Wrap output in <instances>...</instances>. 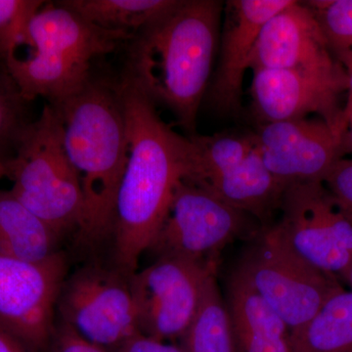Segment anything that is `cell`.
I'll return each mask as SVG.
<instances>
[{
    "mask_svg": "<svg viewBox=\"0 0 352 352\" xmlns=\"http://www.w3.org/2000/svg\"><path fill=\"white\" fill-rule=\"evenodd\" d=\"M48 104L60 120L82 186V217L76 237L94 249L112 238L116 200L129 159L120 80L94 75L75 94Z\"/></svg>",
    "mask_w": 352,
    "mask_h": 352,
    "instance_id": "obj_3",
    "label": "cell"
},
{
    "mask_svg": "<svg viewBox=\"0 0 352 352\" xmlns=\"http://www.w3.org/2000/svg\"><path fill=\"white\" fill-rule=\"evenodd\" d=\"M60 321L95 344L115 352L139 333L131 278L88 265L67 276L57 300Z\"/></svg>",
    "mask_w": 352,
    "mask_h": 352,
    "instance_id": "obj_8",
    "label": "cell"
},
{
    "mask_svg": "<svg viewBox=\"0 0 352 352\" xmlns=\"http://www.w3.org/2000/svg\"><path fill=\"white\" fill-rule=\"evenodd\" d=\"M305 3L314 11L333 52L352 50V0H319Z\"/></svg>",
    "mask_w": 352,
    "mask_h": 352,
    "instance_id": "obj_24",
    "label": "cell"
},
{
    "mask_svg": "<svg viewBox=\"0 0 352 352\" xmlns=\"http://www.w3.org/2000/svg\"><path fill=\"white\" fill-rule=\"evenodd\" d=\"M217 267L162 258L131 278L139 333L170 342L182 340L200 307L208 280Z\"/></svg>",
    "mask_w": 352,
    "mask_h": 352,
    "instance_id": "obj_9",
    "label": "cell"
},
{
    "mask_svg": "<svg viewBox=\"0 0 352 352\" xmlns=\"http://www.w3.org/2000/svg\"><path fill=\"white\" fill-rule=\"evenodd\" d=\"M14 196L60 239L78 230L82 217L80 178L65 147L56 113L45 104L21 134L9 160Z\"/></svg>",
    "mask_w": 352,
    "mask_h": 352,
    "instance_id": "obj_5",
    "label": "cell"
},
{
    "mask_svg": "<svg viewBox=\"0 0 352 352\" xmlns=\"http://www.w3.org/2000/svg\"><path fill=\"white\" fill-rule=\"evenodd\" d=\"M120 90L129 159L116 200L113 258V267L131 278L168 214L176 185L188 175L190 140L161 119L156 105L126 76Z\"/></svg>",
    "mask_w": 352,
    "mask_h": 352,
    "instance_id": "obj_1",
    "label": "cell"
},
{
    "mask_svg": "<svg viewBox=\"0 0 352 352\" xmlns=\"http://www.w3.org/2000/svg\"><path fill=\"white\" fill-rule=\"evenodd\" d=\"M289 336L293 352H352V292L340 289Z\"/></svg>",
    "mask_w": 352,
    "mask_h": 352,
    "instance_id": "obj_19",
    "label": "cell"
},
{
    "mask_svg": "<svg viewBox=\"0 0 352 352\" xmlns=\"http://www.w3.org/2000/svg\"><path fill=\"white\" fill-rule=\"evenodd\" d=\"M323 183L340 212L352 224V160H339Z\"/></svg>",
    "mask_w": 352,
    "mask_h": 352,
    "instance_id": "obj_26",
    "label": "cell"
},
{
    "mask_svg": "<svg viewBox=\"0 0 352 352\" xmlns=\"http://www.w3.org/2000/svg\"><path fill=\"white\" fill-rule=\"evenodd\" d=\"M11 157H0V179L8 177L9 175V160Z\"/></svg>",
    "mask_w": 352,
    "mask_h": 352,
    "instance_id": "obj_31",
    "label": "cell"
},
{
    "mask_svg": "<svg viewBox=\"0 0 352 352\" xmlns=\"http://www.w3.org/2000/svg\"><path fill=\"white\" fill-rule=\"evenodd\" d=\"M275 223L294 251L319 270L346 279L352 267V224L323 182L287 187Z\"/></svg>",
    "mask_w": 352,
    "mask_h": 352,
    "instance_id": "obj_10",
    "label": "cell"
},
{
    "mask_svg": "<svg viewBox=\"0 0 352 352\" xmlns=\"http://www.w3.org/2000/svg\"><path fill=\"white\" fill-rule=\"evenodd\" d=\"M254 134L266 168L286 187L324 182L344 159V135L322 119L261 124Z\"/></svg>",
    "mask_w": 352,
    "mask_h": 352,
    "instance_id": "obj_12",
    "label": "cell"
},
{
    "mask_svg": "<svg viewBox=\"0 0 352 352\" xmlns=\"http://www.w3.org/2000/svg\"><path fill=\"white\" fill-rule=\"evenodd\" d=\"M60 240L10 190H0V256L41 263L59 252Z\"/></svg>",
    "mask_w": 352,
    "mask_h": 352,
    "instance_id": "obj_18",
    "label": "cell"
},
{
    "mask_svg": "<svg viewBox=\"0 0 352 352\" xmlns=\"http://www.w3.org/2000/svg\"><path fill=\"white\" fill-rule=\"evenodd\" d=\"M249 69H295L335 78L346 76L314 11L305 2L296 0L263 25Z\"/></svg>",
    "mask_w": 352,
    "mask_h": 352,
    "instance_id": "obj_14",
    "label": "cell"
},
{
    "mask_svg": "<svg viewBox=\"0 0 352 352\" xmlns=\"http://www.w3.org/2000/svg\"><path fill=\"white\" fill-rule=\"evenodd\" d=\"M226 302L236 352H293L286 322L237 268L227 279Z\"/></svg>",
    "mask_w": 352,
    "mask_h": 352,
    "instance_id": "obj_16",
    "label": "cell"
},
{
    "mask_svg": "<svg viewBox=\"0 0 352 352\" xmlns=\"http://www.w3.org/2000/svg\"><path fill=\"white\" fill-rule=\"evenodd\" d=\"M261 228L251 215L183 178L147 252L156 259L180 258L217 267L227 245L243 238L252 240Z\"/></svg>",
    "mask_w": 352,
    "mask_h": 352,
    "instance_id": "obj_7",
    "label": "cell"
},
{
    "mask_svg": "<svg viewBox=\"0 0 352 352\" xmlns=\"http://www.w3.org/2000/svg\"><path fill=\"white\" fill-rule=\"evenodd\" d=\"M344 90H349L347 76L335 78L295 69H258L254 71L252 103L261 124L305 119L309 113H317L344 135L346 116L339 103Z\"/></svg>",
    "mask_w": 352,
    "mask_h": 352,
    "instance_id": "obj_13",
    "label": "cell"
},
{
    "mask_svg": "<svg viewBox=\"0 0 352 352\" xmlns=\"http://www.w3.org/2000/svg\"><path fill=\"white\" fill-rule=\"evenodd\" d=\"M89 24L135 36L175 6L177 0H62Z\"/></svg>",
    "mask_w": 352,
    "mask_h": 352,
    "instance_id": "obj_20",
    "label": "cell"
},
{
    "mask_svg": "<svg viewBox=\"0 0 352 352\" xmlns=\"http://www.w3.org/2000/svg\"><path fill=\"white\" fill-rule=\"evenodd\" d=\"M180 342L185 352H236L232 322L217 275L208 280L198 311Z\"/></svg>",
    "mask_w": 352,
    "mask_h": 352,
    "instance_id": "obj_22",
    "label": "cell"
},
{
    "mask_svg": "<svg viewBox=\"0 0 352 352\" xmlns=\"http://www.w3.org/2000/svg\"><path fill=\"white\" fill-rule=\"evenodd\" d=\"M133 36L89 24L58 2H44L7 55L4 68L25 100L66 98L94 76L95 60Z\"/></svg>",
    "mask_w": 352,
    "mask_h": 352,
    "instance_id": "obj_4",
    "label": "cell"
},
{
    "mask_svg": "<svg viewBox=\"0 0 352 352\" xmlns=\"http://www.w3.org/2000/svg\"><path fill=\"white\" fill-rule=\"evenodd\" d=\"M293 0H229L220 28L219 62L207 90L210 106L221 113H237L243 80L256 41L266 24Z\"/></svg>",
    "mask_w": 352,
    "mask_h": 352,
    "instance_id": "obj_15",
    "label": "cell"
},
{
    "mask_svg": "<svg viewBox=\"0 0 352 352\" xmlns=\"http://www.w3.org/2000/svg\"><path fill=\"white\" fill-rule=\"evenodd\" d=\"M29 104L6 69L0 67V157L13 156L21 134L32 122Z\"/></svg>",
    "mask_w": 352,
    "mask_h": 352,
    "instance_id": "obj_23",
    "label": "cell"
},
{
    "mask_svg": "<svg viewBox=\"0 0 352 352\" xmlns=\"http://www.w3.org/2000/svg\"><path fill=\"white\" fill-rule=\"evenodd\" d=\"M224 2L177 0L129 41L124 76L190 135L214 73Z\"/></svg>",
    "mask_w": 352,
    "mask_h": 352,
    "instance_id": "obj_2",
    "label": "cell"
},
{
    "mask_svg": "<svg viewBox=\"0 0 352 352\" xmlns=\"http://www.w3.org/2000/svg\"><path fill=\"white\" fill-rule=\"evenodd\" d=\"M45 1L0 0V67L4 68L7 55L25 31L30 20ZM6 69V68H4Z\"/></svg>",
    "mask_w": 352,
    "mask_h": 352,
    "instance_id": "obj_25",
    "label": "cell"
},
{
    "mask_svg": "<svg viewBox=\"0 0 352 352\" xmlns=\"http://www.w3.org/2000/svg\"><path fill=\"white\" fill-rule=\"evenodd\" d=\"M115 352H185L182 346L138 333Z\"/></svg>",
    "mask_w": 352,
    "mask_h": 352,
    "instance_id": "obj_28",
    "label": "cell"
},
{
    "mask_svg": "<svg viewBox=\"0 0 352 352\" xmlns=\"http://www.w3.org/2000/svg\"><path fill=\"white\" fill-rule=\"evenodd\" d=\"M236 268L282 317L289 331L314 318L342 289L339 278L298 256L275 223L261 226Z\"/></svg>",
    "mask_w": 352,
    "mask_h": 352,
    "instance_id": "obj_6",
    "label": "cell"
},
{
    "mask_svg": "<svg viewBox=\"0 0 352 352\" xmlns=\"http://www.w3.org/2000/svg\"><path fill=\"white\" fill-rule=\"evenodd\" d=\"M346 120V131L342 138L344 155L352 154V92L349 91L346 107L344 108Z\"/></svg>",
    "mask_w": 352,
    "mask_h": 352,
    "instance_id": "obj_30",
    "label": "cell"
},
{
    "mask_svg": "<svg viewBox=\"0 0 352 352\" xmlns=\"http://www.w3.org/2000/svg\"><path fill=\"white\" fill-rule=\"evenodd\" d=\"M346 281L347 283L349 284V286L351 287V292H352V267L351 270H349V273H347L346 277Z\"/></svg>",
    "mask_w": 352,
    "mask_h": 352,
    "instance_id": "obj_32",
    "label": "cell"
},
{
    "mask_svg": "<svg viewBox=\"0 0 352 352\" xmlns=\"http://www.w3.org/2000/svg\"><path fill=\"white\" fill-rule=\"evenodd\" d=\"M46 352H113L95 344L78 335L67 324L59 321L56 324L50 346Z\"/></svg>",
    "mask_w": 352,
    "mask_h": 352,
    "instance_id": "obj_27",
    "label": "cell"
},
{
    "mask_svg": "<svg viewBox=\"0 0 352 352\" xmlns=\"http://www.w3.org/2000/svg\"><path fill=\"white\" fill-rule=\"evenodd\" d=\"M201 187L251 215L261 226L271 223L287 189L266 168L258 145L239 166Z\"/></svg>",
    "mask_w": 352,
    "mask_h": 352,
    "instance_id": "obj_17",
    "label": "cell"
},
{
    "mask_svg": "<svg viewBox=\"0 0 352 352\" xmlns=\"http://www.w3.org/2000/svg\"><path fill=\"white\" fill-rule=\"evenodd\" d=\"M0 352H36L0 324Z\"/></svg>",
    "mask_w": 352,
    "mask_h": 352,
    "instance_id": "obj_29",
    "label": "cell"
},
{
    "mask_svg": "<svg viewBox=\"0 0 352 352\" xmlns=\"http://www.w3.org/2000/svg\"><path fill=\"white\" fill-rule=\"evenodd\" d=\"M4 69V68H3Z\"/></svg>",
    "mask_w": 352,
    "mask_h": 352,
    "instance_id": "obj_33",
    "label": "cell"
},
{
    "mask_svg": "<svg viewBox=\"0 0 352 352\" xmlns=\"http://www.w3.org/2000/svg\"><path fill=\"white\" fill-rule=\"evenodd\" d=\"M66 277L61 252L41 263L0 256V324L34 351H47Z\"/></svg>",
    "mask_w": 352,
    "mask_h": 352,
    "instance_id": "obj_11",
    "label": "cell"
},
{
    "mask_svg": "<svg viewBox=\"0 0 352 352\" xmlns=\"http://www.w3.org/2000/svg\"><path fill=\"white\" fill-rule=\"evenodd\" d=\"M189 171L185 179L204 186L233 170L256 145L254 132L224 131L214 135H188Z\"/></svg>",
    "mask_w": 352,
    "mask_h": 352,
    "instance_id": "obj_21",
    "label": "cell"
}]
</instances>
